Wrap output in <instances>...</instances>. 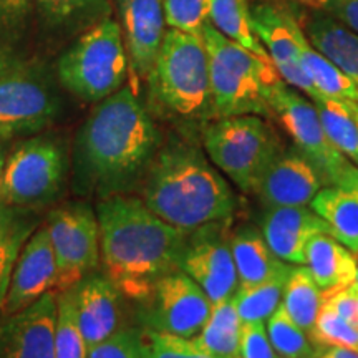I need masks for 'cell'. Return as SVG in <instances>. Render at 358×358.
I'll list each match as a JSON object with an SVG mask.
<instances>
[{"mask_svg": "<svg viewBox=\"0 0 358 358\" xmlns=\"http://www.w3.org/2000/svg\"><path fill=\"white\" fill-rule=\"evenodd\" d=\"M6 148H3L2 143H0V185H2V174H3V166H6Z\"/></svg>", "mask_w": 358, "mask_h": 358, "instance_id": "44", "label": "cell"}, {"mask_svg": "<svg viewBox=\"0 0 358 358\" xmlns=\"http://www.w3.org/2000/svg\"><path fill=\"white\" fill-rule=\"evenodd\" d=\"M103 272L127 299L140 302L161 277L179 268L186 231L148 209L140 198L113 194L96 206Z\"/></svg>", "mask_w": 358, "mask_h": 358, "instance_id": "2", "label": "cell"}, {"mask_svg": "<svg viewBox=\"0 0 358 358\" xmlns=\"http://www.w3.org/2000/svg\"><path fill=\"white\" fill-rule=\"evenodd\" d=\"M241 332L243 320L236 310L234 301L213 303L211 315L196 335L194 342L206 352L221 358H241Z\"/></svg>", "mask_w": 358, "mask_h": 358, "instance_id": "26", "label": "cell"}, {"mask_svg": "<svg viewBox=\"0 0 358 358\" xmlns=\"http://www.w3.org/2000/svg\"><path fill=\"white\" fill-rule=\"evenodd\" d=\"M267 335L279 358H319L325 353V348L317 345L282 306L268 317Z\"/></svg>", "mask_w": 358, "mask_h": 358, "instance_id": "33", "label": "cell"}, {"mask_svg": "<svg viewBox=\"0 0 358 358\" xmlns=\"http://www.w3.org/2000/svg\"><path fill=\"white\" fill-rule=\"evenodd\" d=\"M38 226L37 211L0 203V303L22 248Z\"/></svg>", "mask_w": 358, "mask_h": 358, "instance_id": "25", "label": "cell"}, {"mask_svg": "<svg viewBox=\"0 0 358 358\" xmlns=\"http://www.w3.org/2000/svg\"><path fill=\"white\" fill-rule=\"evenodd\" d=\"M55 282V256L47 227L42 226L27 239L17 257L0 313L12 315L30 307L45 294L53 292Z\"/></svg>", "mask_w": 358, "mask_h": 358, "instance_id": "16", "label": "cell"}, {"mask_svg": "<svg viewBox=\"0 0 358 358\" xmlns=\"http://www.w3.org/2000/svg\"><path fill=\"white\" fill-rule=\"evenodd\" d=\"M128 65L122 27L110 15L85 30L58 58L57 75L71 95L98 103L123 88Z\"/></svg>", "mask_w": 358, "mask_h": 358, "instance_id": "6", "label": "cell"}, {"mask_svg": "<svg viewBox=\"0 0 358 358\" xmlns=\"http://www.w3.org/2000/svg\"><path fill=\"white\" fill-rule=\"evenodd\" d=\"M299 15L306 37L317 52L329 58L358 88V34L325 10L307 8Z\"/></svg>", "mask_w": 358, "mask_h": 358, "instance_id": "21", "label": "cell"}, {"mask_svg": "<svg viewBox=\"0 0 358 358\" xmlns=\"http://www.w3.org/2000/svg\"><path fill=\"white\" fill-rule=\"evenodd\" d=\"M327 185L301 151H279L264 168L252 191L268 206H308Z\"/></svg>", "mask_w": 358, "mask_h": 358, "instance_id": "17", "label": "cell"}, {"mask_svg": "<svg viewBox=\"0 0 358 358\" xmlns=\"http://www.w3.org/2000/svg\"><path fill=\"white\" fill-rule=\"evenodd\" d=\"M159 146V131L131 87L98 101L80 128L73 153L75 191L100 199L140 181Z\"/></svg>", "mask_w": 358, "mask_h": 358, "instance_id": "1", "label": "cell"}, {"mask_svg": "<svg viewBox=\"0 0 358 358\" xmlns=\"http://www.w3.org/2000/svg\"><path fill=\"white\" fill-rule=\"evenodd\" d=\"M140 306L141 329L182 338H194L213 310L204 290L179 268L161 277Z\"/></svg>", "mask_w": 358, "mask_h": 358, "instance_id": "12", "label": "cell"}, {"mask_svg": "<svg viewBox=\"0 0 358 358\" xmlns=\"http://www.w3.org/2000/svg\"><path fill=\"white\" fill-rule=\"evenodd\" d=\"M57 292L24 310L0 313V358H57Z\"/></svg>", "mask_w": 358, "mask_h": 358, "instance_id": "15", "label": "cell"}, {"mask_svg": "<svg viewBox=\"0 0 358 358\" xmlns=\"http://www.w3.org/2000/svg\"><path fill=\"white\" fill-rule=\"evenodd\" d=\"M325 295L324 290L312 279L306 266L294 267L285 284L280 306L295 324L310 334L324 306Z\"/></svg>", "mask_w": 358, "mask_h": 358, "instance_id": "29", "label": "cell"}, {"mask_svg": "<svg viewBox=\"0 0 358 358\" xmlns=\"http://www.w3.org/2000/svg\"><path fill=\"white\" fill-rule=\"evenodd\" d=\"M0 53H3V52H0Z\"/></svg>", "mask_w": 358, "mask_h": 358, "instance_id": "48", "label": "cell"}, {"mask_svg": "<svg viewBox=\"0 0 358 358\" xmlns=\"http://www.w3.org/2000/svg\"><path fill=\"white\" fill-rule=\"evenodd\" d=\"M289 2L299 3L303 8H312V10H325L329 0H289Z\"/></svg>", "mask_w": 358, "mask_h": 358, "instance_id": "43", "label": "cell"}, {"mask_svg": "<svg viewBox=\"0 0 358 358\" xmlns=\"http://www.w3.org/2000/svg\"><path fill=\"white\" fill-rule=\"evenodd\" d=\"M303 266L327 295L348 287L357 279V256L330 234H319L308 243Z\"/></svg>", "mask_w": 358, "mask_h": 358, "instance_id": "22", "label": "cell"}, {"mask_svg": "<svg viewBox=\"0 0 358 358\" xmlns=\"http://www.w3.org/2000/svg\"><path fill=\"white\" fill-rule=\"evenodd\" d=\"M355 282H358V268H357V279H355Z\"/></svg>", "mask_w": 358, "mask_h": 358, "instance_id": "47", "label": "cell"}, {"mask_svg": "<svg viewBox=\"0 0 358 358\" xmlns=\"http://www.w3.org/2000/svg\"><path fill=\"white\" fill-rule=\"evenodd\" d=\"M140 199L156 216L191 232L231 219L237 199L203 151L182 141L158 148L140 182Z\"/></svg>", "mask_w": 358, "mask_h": 358, "instance_id": "3", "label": "cell"}, {"mask_svg": "<svg viewBox=\"0 0 358 358\" xmlns=\"http://www.w3.org/2000/svg\"><path fill=\"white\" fill-rule=\"evenodd\" d=\"M310 338L322 348L338 347L358 352V329L347 322L332 308L322 306L315 325L310 330Z\"/></svg>", "mask_w": 358, "mask_h": 358, "instance_id": "35", "label": "cell"}, {"mask_svg": "<svg viewBox=\"0 0 358 358\" xmlns=\"http://www.w3.org/2000/svg\"><path fill=\"white\" fill-rule=\"evenodd\" d=\"M213 120L239 115L272 116L271 93L280 82L274 64L254 55L206 22Z\"/></svg>", "mask_w": 358, "mask_h": 358, "instance_id": "4", "label": "cell"}, {"mask_svg": "<svg viewBox=\"0 0 358 358\" xmlns=\"http://www.w3.org/2000/svg\"><path fill=\"white\" fill-rule=\"evenodd\" d=\"M141 340L143 358H221L206 352L192 338L141 329Z\"/></svg>", "mask_w": 358, "mask_h": 358, "instance_id": "36", "label": "cell"}, {"mask_svg": "<svg viewBox=\"0 0 358 358\" xmlns=\"http://www.w3.org/2000/svg\"><path fill=\"white\" fill-rule=\"evenodd\" d=\"M250 20L280 78L312 101H319L324 95L302 66L301 53L307 37L297 17L274 2H259L250 7Z\"/></svg>", "mask_w": 358, "mask_h": 358, "instance_id": "14", "label": "cell"}, {"mask_svg": "<svg viewBox=\"0 0 358 358\" xmlns=\"http://www.w3.org/2000/svg\"><path fill=\"white\" fill-rule=\"evenodd\" d=\"M208 22L224 37L248 48L254 55L272 62L266 47L252 29L249 0H211Z\"/></svg>", "mask_w": 358, "mask_h": 358, "instance_id": "27", "label": "cell"}, {"mask_svg": "<svg viewBox=\"0 0 358 358\" xmlns=\"http://www.w3.org/2000/svg\"><path fill=\"white\" fill-rule=\"evenodd\" d=\"M35 0H0V43L19 38L29 24Z\"/></svg>", "mask_w": 358, "mask_h": 358, "instance_id": "39", "label": "cell"}, {"mask_svg": "<svg viewBox=\"0 0 358 358\" xmlns=\"http://www.w3.org/2000/svg\"><path fill=\"white\" fill-rule=\"evenodd\" d=\"M292 268L294 267L287 264L282 271L272 275L271 279L264 280L262 284L237 289L232 301L243 324H257V322L264 324L268 320V317L280 307L285 284Z\"/></svg>", "mask_w": 358, "mask_h": 358, "instance_id": "30", "label": "cell"}, {"mask_svg": "<svg viewBox=\"0 0 358 358\" xmlns=\"http://www.w3.org/2000/svg\"><path fill=\"white\" fill-rule=\"evenodd\" d=\"M329 140L345 158L358 166V105L322 96L313 101Z\"/></svg>", "mask_w": 358, "mask_h": 358, "instance_id": "28", "label": "cell"}, {"mask_svg": "<svg viewBox=\"0 0 358 358\" xmlns=\"http://www.w3.org/2000/svg\"><path fill=\"white\" fill-rule=\"evenodd\" d=\"M261 232L272 252L287 264H306L307 245L330 227L307 206H268L259 217Z\"/></svg>", "mask_w": 358, "mask_h": 358, "instance_id": "20", "label": "cell"}, {"mask_svg": "<svg viewBox=\"0 0 358 358\" xmlns=\"http://www.w3.org/2000/svg\"><path fill=\"white\" fill-rule=\"evenodd\" d=\"M65 174L66 155L62 143L52 136L29 138L6 159L0 203L38 211L57 198Z\"/></svg>", "mask_w": 358, "mask_h": 358, "instance_id": "9", "label": "cell"}, {"mask_svg": "<svg viewBox=\"0 0 358 358\" xmlns=\"http://www.w3.org/2000/svg\"><path fill=\"white\" fill-rule=\"evenodd\" d=\"M271 110L292 138L295 150L317 168L327 186L358 189V166L329 140L310 98L280 80L272 88Z\"/></svg>", "mask_w": 358, "mask_h": 358, "instance_id": "8", "label": "cell"}, {"mask_svg": "<svg viewBox=\"0 0 358 358\" xmlns=\"http://www.w3.org/2000/svg\"><path fill=\"white\" fill-rule=\"evenodd\" d=\"M301 60L312 83L315 85V88L322 95L358 105V88L353 85L352 80L342 70L337 69L329 58L317 52L308 40L302 45Z\"/></svg>", "mask_w": 358, "mask_h": 358, "instance_id": "32", "label": "cell"}, {"mask_svg": "<svg viewBox=\"0 0 358 358\" xmlns=\"http://www.w3.org/2000/svg\"><path fill=\"white\" fill-rule=\"evenodd\" d=\"M319 358H330L329 355H327V353H324V355H322V357H319Z\"/></svg>", "mask_w": 358, "mask_h": 358, "instance_id": "46", "label": "cell"}, {"mask_svg": "<svg viewBox=\"0 0 358 358\" xmlns=\"http://www.w3.org/2000/svg\"><path fill=\"white\" fill-rule=\"evenodd\" d=\"M229 221L224 219L187 232L179 257V271L186 272L213 303L229 301L239 289L229 244Z\"/></svg>", "mask_w": 358, "mask_h": 358, "instance_id": "13", "label": "cell"}, {"mask_svg": "<svg viewBox=\"0 0 358 358\" xmlns=\"http://www.w3.org/2000/svg\"><path fill=\"white\" fill-rule=\"evenodd\" d=\"M146 83L155 101L168 113L213 120L209 58L203 34L166 29Z\"/></svg>", "mask_w": 358, "mask_h": 358, "instance_id": "5", "label": "cell"}, {"mask_svg": "<svg viewBox=\"0 0 358 358\" xmlns=\"http://www.w3.org/2000/svg\"><path fill=\"white\" fill-rule=\"evenodd\" d=\"M308 206L329 224L330 236L358 256V189L325 186Z\"/></svg>", "mask_w": 358, "mask_h": 358, "instance_id": "24", "label": "cell"}, {"mask_svg": "<svg viewBox=\"0 0 358 358\" xmlns=\"http://www.w3.org/2000/svg\"><path fill=\"white\" fill-rule=\"evenodd\" d=\"M211 0H164V19L168 29H176L187 34H203L208 22Z\"/></svg>", "mask_w": 358, "mask_h": 358, "instance_id": "37", "label": "cell"}, {"mask_svg": "<svg viewBox=\"0 0 358 358\" xmlns=\"http://www.w3.org/2000/svg\"><path fill=\"white\" fill-rule=\"evenodd\" d=\"M120 27L134 77L148 82L164 34V0H116Z\"/></svg>", "mask_w": 358, "mask_h": 358, "instance_id": "18", "label": "cell"}, {"mask_svg": "<svg viewBox=\"0 0 358 358\" xmlns=\"http://www.w3.org/2000/svg\"><path fill=\"white\" fill-rule=\"evenodd\" d=\"M206 155L241 191L250 192L271 159L279 153V140L257 115L214 118L203 129Z\"/></svg>", "mask_w": 358, "mask_h": 358, "instance_id": "7", "label": "cell"}, {"mask_svg": "<svg viewBox=\"0 0 358 358\" xmlns=\"http://www.w3.org/2000/svg\"><path fill=\"white\" fill-rule=\"evenodd\" d=\"M325 12L358 34V0H329Z\"/></svg>", "mask_w": 358, "mask_h": 358, "instance_id": "41", "label": "cell"}, {"mask_svg": "<svg viewBox=\"0 0 358 358\" xmlns=\"http://www.w3.org/2000/svg\"><path fill=\"white\" fill-rule=\"evenodd\" d=\"M87 358H143L140 327H123L113 337L88 348Z\"/></svg>", "mask_w": 358, "mask_h": 358, "instance_id": "38", "label": "cell"}, {"mask_svg": "<svg viewBox=\"0 0 358 358\" xmlns=\"http://www.w3.org/2000/svg\"><path fill=\"white\" fill-rule=\"evenodd\" d=\"M60 113V98L37 66L0 53V140L38 133Z\"/></svg>", "mask_w": 358, "mask_h": 358, "instance_id": "10", "label": "cell"}, {"mask_svg": "<svg viewBox=\"0 0 358 358\" xmlns=\"http://www.w3.org/2000/svg\"><path fill=\"white\" fill-rule=\"evenodd\" d=\"M229 244L239 277V287H254L262 284L287 266V262L280 261L272 252L262 232L256 227L231 231Z\"/></svg>", "mask_w": 358, "mask_h": 358, "instance_id": "23", "label": "cell"}, {"mask_svg": "<svg viewBox=\"0 0 358 358\" xmlns=\"http://www.w3.org/2000/svg\"><path fill=\"white\" fill-rule=\"evenodd\" d=\"M57 358H87L88 347L77 324L73 290L57 294Z\"/></svg>", "mask_w": 358, "mask_h": 358, "instance_id": "34", "label": "cell"}, {"mask_svg": "<svg viewBox=\"0 0 358 358\" xmlns=\"http://www.w3.org/2000/svg\"><path fill=\"white\" fill-rule=\"evenodd\" d=\"M241 358H279L274 348H272L266 325L262 322L243 324V332H241Z\"/></svg>", "mask_w": 358, "mask_h": 358, "instance_id": "40", "label": "cell"}, {"mask_svg": "<svg viewBox=\"0 0 358 358\" xmlns=\"http://www.w3.org/2000/svg\"><path fill=\"white\" fill-rule=\"evenodd\" d=\"M48 236L57 266L53 292L73 289L100 264V226L96 211L75 203L53 209L47 217Z\"/></svg>", "mask_w": 358, "mask_h": 358, "instance_id": "11", "label": "cell"}, {"mask_svg": "<svg viewBox=\"0 0 358 358\" xmlns=\"http://www.w3.org/2000/svg\"><path fill=\"white\" fill-rule=\"evenodd\" d=\"M350 287H352V292H353V295H355L357 303H358V282H353V284H350Z\"/></svg>", "mask_w": 358, "mask_h": 358, "instance_id": "45", "label": "cell"}, {"mask_svg": "<svg viewBox=\"0 0 358 358\" xmlns=\"http://www.w3.org/2000/svg\"><path fill=\"white\" fill-rule=\"evenodd\" d=\"M71 290L78 329L88 348L105 342L123 329L124 295L105 272L93 271Z\"/></svg>", "mask_w": 358, "mask_h": 358, "instance_id": "19", "label": "cell"}, {"mask_svg": "<svg viewBox=\"0 0 358 358\" xmlns=\"http://www.w3.org/2000/svg\"><path fill=\"white\" fill-rule=\"evenodd\" d=\"M327 355L330 358H358V352L348 350V348H338V347H330L325 350Z\"/></svg>", "mask_w": 358, "mask_h": 358, "instance_id": "42", "label": "cell"}, {"mask_svg": "<svg viewBox=\"0 0 358 358\" xmlns=\"http://www.w3.org/2000/svg\"><path fill=\"white\" fill-rule=\"evenodd\" d=\"M35 7L45 24L55 30L92 27L111 13L110 0H35Z\"/></svg>", "mask_w": 358, "mask_h": 358, "instance_id": "31", "label": "cell"}]
</instances>
